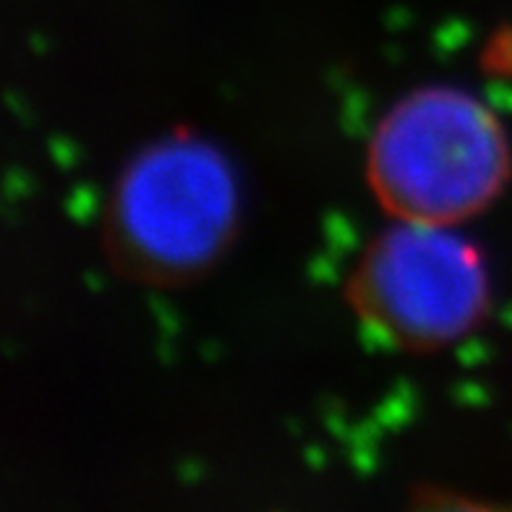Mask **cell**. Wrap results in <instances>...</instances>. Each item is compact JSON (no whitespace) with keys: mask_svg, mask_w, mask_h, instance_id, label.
I'll return each mask as SVG.
<instances>
[{"mask_svg":"<svg viewBox=\"0 0 512 512\" xmlns=\"http://www.w3.org/2000/svg\"><path fill=\"white\" fill-rule=\"evenodd\" d=\"M494 115L455 89H426L387 113L371 144L379 199L405 220L452 223L484 207L505 181Z\"/></svg>","mask_w":512,"mask_h":512,"instance_id":"cell-1","label":"cell"},{"mask_svg":"<svg viewBox=\"0 0 512 512\" xmlns=\"http://www.w3.org/2000/svg\"><path fill=\"white\" fill-rule=\"evenodd\" d=\"M476 251L442 223L405 220L371 243L356 275V306L387 343L439 345L484 309Z\"/></svg>","mask_w":512,"mask_h":512,"instance_id":"cell-3","label":"cell"},{"mask_svg":"<svg viewBox=\"0 0 512 512\" xmlns=\"http://www.w3.org/2000/svg\"><path fill=\"white\" fill-rule=\"evenodd\" d=\"M236 217V181L215 147L191 136L149 144L123 170L110 238L123 262L147 277L202 270L225 246Z\"/></svg>","mask_w":512,"mask_h":512,"instance_id":"cell-2","label":"cell"}]
</instances>
